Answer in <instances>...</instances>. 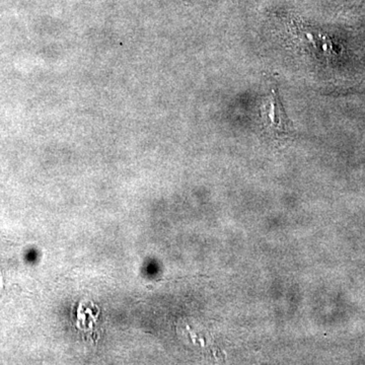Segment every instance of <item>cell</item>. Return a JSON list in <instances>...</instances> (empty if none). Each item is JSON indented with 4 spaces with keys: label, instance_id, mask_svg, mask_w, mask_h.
<instances>
[{
    "label": "cell",
    "instance_id": "6da1fadb",
    "mask_svg": "<svg viewBox=\"0 0 365 365\" xmlns=\"http://www.w3.org/2000/svg\"><path fill=\"white\" fill-rule=\"evenodd\" d=\"M262 118L266 127L275 133L287 131L288 120L281 103L277 88H273L262 108Z\"/></svg>",
    "mask_w": 365,
    "mask_h": 365
},
{
    "label": "cell",
    "instance_id": "7a4b0ae2",
    "mask_svg": "<svg viewBox=\"0 0 365 365\" xmlns=\"http://www.w3.org/2000/svg\"><path fill=\"white\" fill-rule=\"evenodd\" d=\"M184 1H190V0H184Z\"/></svg>",
    "mask_w": 365,
    "mask_h": 365
}]
</instances>
